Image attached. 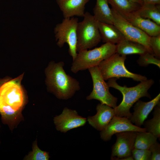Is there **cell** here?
<instances>
[{
  "label": "cell",
  "instance_id": "f1b7e54d",
  "mask_svg": "<svg viewBox=\"0 0 160 160\" xmlns=\"http://www.w3.org/2000/svg\"><path fill=\"white\" fill-rule=\"evenodd\" d=\"M143 3L160 4V0H141Z\"/></svg>",
  "mask_w": 160,
  "mask_h": 160
},
{
  "label": "cell",
  "instance_id": "7402d4cb",
  "mask_svg": "<svg viewBox=\"0 0 160 160\" xmlns=\"http://www.w3.org/2000/svg\"><path fill=\"white\" fill-rule=\"evenodd\" d=\"M152 119L144 121L143 124L147 132H149L157 138L160 137V102L154 108Z\"/></svg>",
  "mask_w": 160,
  "mask_h": 160
},
{
  "label": "cell",
  "instance_id": "484cf974",
  "mask_svg": "<svg viewBox=\"0 0 160 160\" xmlns=\"http://www.w3.org/2000/svg\"><path fill=\"white\" fill-rule=\"evenodd\" d=\"M132 156L135 160H151V153L149 150L133 148Z\"/></svg>",
  "mask_w": 160,
  "mask_h": 160
},
{
  "label": "cell",
  "instance_id": "7a4b0ae2",
  "mask_svg": "<svg viewBox=\"0 0 160 160\" xmlns=\"http://www.w3.org/2000/svg\"><path fill=\"white\" fill-rule=\"evenodd\" d=\"M118 79L112 78L108 79L107 83L109 87L119 91L122 94L123 99L121 103L114 108L115 115L125 117L129 119L132 115L130 109L133 105L141 97L151 98L148 91L154 83L152 79L140 82L137 85L128 87L122 86L116 82Z\"/></svg>",
  "mask_w": 160,
  "mask_h": 160
},
{
  "label": "cell",
  "instance_id": "4fadbf2b",
  "mask_svg": "<svg viewBox=\"0 0 160 160\" xmlns=\"http://www.w3.org/2000/svg\"><path fill=\"white\" fill-rule=\"evenodd\" d=\"M97 113L87 117L89 124L98 131L103 130L115 116L114 108L105 104L99 103L96 107Z\"/></svg>",
  "mask_w": 160,
  "mask_h": 160
},
{
  "label": "cell",
  "instance_id": "7c38bea8",
  "mask_svg": "<svg viewBox=\"0 0 160 160\" xmlns=\"http://www.w3.org/2000/svg\"><path fill=\"white\" fill-rule=\"evenodd\" d=\"M87 121V119L79 115L76 110L66 107L64 108L61 114L54 119L56 129L64 133L84 126Z\"/></svg>",
  "mask_w": 160,
  "mask_h": 160
},
{
  "label": "cell",
  "instance_id": "5bb4252c",
  "mask_svg": "<svg viewBox=\"0 0 160 160\" xmlns=\"http://www.w3.org/2000/svg\"><path fill=\"white\" fill-rule=\"evenodd\" d=\"M160 100V94L151 100L147 102L138 100L135 105L134 112L129 119L137 127H140L148 114Z\"/></svg>",
  "mask_w": 160,
  "mask_h": 160
},
{
  "label": "cell",
  "instance_id": "e0dca14e",
  "mask_svg": "<svg viewBox=\"0 0 160 160\" xmlns=\"http://www.w3.org/2000/svg\"><path fill=\"white\" fill-rule=\"evenodd\" d=\"M98 22L101 40L103 42L116 44L125 39L121 32L113 24Z\"/></svg>",
  "mask_w": 160,
  "mask_h": 160
},
{
  "label": "cell",
  "instance_id": "d4e9b609",
  "mask_svg": "<svg viewBox=\"0 0 160 160\" xmlns=\"http://www.w3.org/2000/svg\"><path fill=\"white\" fill-rule=\"evenodd\" d=\"M49 156L48 153L42 151L38 147L36 143H34L33 151L25 158L26 160H48Z\"/></svg>",
  "mask_w": 160,
  "mask_h": 160
},
{
  "label": "cell",
  "instance_id": "6da1fadb",
  "mask_svg": "<svg viewBox=\"0 0 160 160\" xmlns=\"http://www.w3.org/2000/svg\"><path fill=\"white\" fill-rule=\"evenodd\" d=\"M64 63L52 62L45 70L46 82L50 90L59 99L67 100L79 90V82L65 72Z\"/></svg>",
  "mask_w": 160,
  "mask_h": 160
},
{
  "label": "cell",
  "instance_id": "2e32d148",
  "mask_svg": "<svg viewBox=\"0 0 160 160\" xmlns=\"http://www.w3.org/2000/svg\"><path fill=\"white\" fill-rule=\"evenodd\" d=\"M89 0H56L64 18L83 17L85 6Z\"/></svg>",
  "mask_w": 160,
  "mask_h": 160
},
{
  "label": "cell",
  "instance_id": "ba28073f",
  "mask_svg": "<svg viewBox=\"0 0 160 160\" xmlns=\"http://www.w3.org/2000/svg\"><path fill=\"white\" fill-rule=\"evenodd\" d=\"M21 75L7 81L0 87V104L10 107L18 112L23 107L24 97L21 85Z\"/></svg>",
  "mask_w": 160,
  "mask_h": 160
},
{
  "label": "cell",
  "instance_id": "52a82bcc",
  "mask_svg": "<svg viewBox=\"0 0 160 160\" xmlns=\"http://www.w3.org/2000/svg\"><path fill=\"white\" fill-rule=\"evenodd\" d=\"M93 82V89L86 99L96 100L100 103L105 104L114 108L117 105V98L112 95L109 91V87L103 78L98 66L88 69Z\"/></svg>",
  "mask_w": 160,
  "mask_h": 160
},
{
  "label": "cell",
  "instance_id": "cb8c5ba5",
  "mask_svg": "<svg viewBox=\"0 0 160 160\" xmlns=\"http://www.w3.org/2000/svg\"><path fill=\"white\" fill-rule=\"evenodd\" d=\"M138 65L141 66L145 67L150 64H153L160 68V60L153 55L147 52L140 56L137 61Z\"/></svg>",
  "mask_w": 160,
  "mask_h": 160
},
{
  "label": "cell",
  "instance_id": "f546056e",
  "mask_svg": "<svg viewBox=\"0 0 160 160\" xmlns=\"http://www.w3.org/2000/svg\"><path fill=\"white\" fill-rule=\"evenodd\" d=\"M9 80L7 78L0 79V87L4 83Z\"/></svg>",
  "mask_w": 160,
  "mask_h": 160
},
{
  "label": "cell",
  "instance_id": "30bf717a",
  "mask_svg": "<svg viewBox=\"0 0 160 160\" xmlns=\"http://www.w3.org/2000/svg\"><path fill=\"white\" fill-rule=\"evenodd\" d=\"M137 132L134 131H126L115 134L116 140L111 147V160H134L132 156V151Z\"/></svg>",
  "mask_w": 160,
  "mask_h": 160
},
{
  "label": "cell",
  "instance_id": "ac0fdd59",
  "mask_svg": "<svg viewBox=\"0 0 160 160\" xmlns=\"http://www.w3.org/2000/svg\"><path fill=\"white\" fill-rule=\"evenodd\" d=\"M93 9L94 16L99 22L113 24V18L111 9L108 5V0H96Z\"/></svg>",
  "mask_w": 160,
  "mask_h": 160
},
{
  "label": "cell",
  "instance_id": "4316f807",
  "mask_svg": "<svg viewBox=\"0 0 160 160\" xmlns=\"http://www.w3.org/2000/svg\"><path fill=\"white\" fill-rule=\"evenodd\" d=\"M150 44L154 55L157 58L160 59V35L151 36Z\"/></svg>",
  "mask_w": 160,
  "mask_h": 160
},
{
  "label": "cell",
  "instance_id": "3957f363",
  "mask_svg": "<svg viewBox=\"0 0 160 160\" xmlns=\"http://www.w3.org/2000/svg\"><path fill=\"white\" fill-rule=\"evenodd\" d=\"M116 53V44L105 43L92 49L80 51L73 60L71 71L74 73L98 66L102 61Z\"/></svg>",
  "mask_w": 160,
  "mask_h": 160
},
{
  "label": "cell",
  "instance_id": "d6986e66",
  "mask_svg": "<svg viewBox=\"0 0 160 160\" xmlns=\"http://www.w3.org/2000/svg\"><path fill=\"white\" fill-rule=\"evenodd\" d=\"M147 52H148L147 49L142 45L125 38L116 44V53L121 55H140Z\"/></svg>",
  "mask_w": 160,
  "mask_h": 160
},
{
  "label": "cell",
  "instance_id": "4dcf8cb0",
  "mask_svg": "<svg viewBox=\"0 0 160 160\" xmlns=\"http://www.w3.org/2000/svg\"><path fill=\"white\" fill-rule=\"evenodd\" d=\"M132 1L138 4L141 5H142L143 4V2L141 0H131Z\"/></svg>",
  "mask_w": 160,
  "mask_h": 160
},
{
  "label": "cell",
  "instance_id": "83f0119b",
  "mask_svg": "<svg viewBox=\"0 0 160 160\" xmlns=\"http://www.w3.org/2000/svg\"><path fill=\"white\" fill-rule=\"evenodd\" d=\"M151 153V160H160V144L157 141L149 148Z\"/></svg>",
  "mask_w": 160,
  "mask_h": 160
},
{
  "label": "cell",
  "instance_id": "277c9868",
  "mask_svg": "<svg viewBox=\"0 0 160 160\" xmlns=\"http://www.w3.org/2000/svg\"><path fill=\"white\" fill-rule=\"evenodd\" d=\"M83 20L79 22L77 28V51L88 50L97 46L101 41L98 21L93 15L85 12Z\"/></svg>",
  "mask_w": 160,
  "mask_h": 160
},
{
  "label": "cell",
  "instance_id": "8992f818",
  "mask_svg": "<svg viewBox=\"0 0 160 160\" xmlns=\"http://www.w3.org/2000/svg\"><path fill=\"white\" fill-rule=\"evenodd\" d=\"M78 22V19L76 17L64 18L62 22L57 24L54 28L57 45L62 47L67 43L69 47V53L73 60L77 54V28Z\"/></svg>",
  "mask_w": 160,
  "mask_h": 160
},
{
  "label": "cell",
  "instance_id": "44dd1931",
  "mask_svg": "<svg viewBox=\"0 0 160 160\" xmlns=\"http://www.w3.org/2000/svg\"><path fill=\"white\" fill-rule=\"evenodd\" d=\"M108 4L122 15L136 11L141 6L131 0H108Z\"/></svg>",
  "mask_w": 160,
  "mask_h": 160
},
{
  "label": "cell",
  "instance_id": "9a60e30c",
  "mask_svg": "<svg viewBox=\"0 0 160 160\" xmlns=\"http://www.w3.org/2000/svg\"><path fill=\"white\" fill-rule=\"evenodd\" d=\"M122 16L132 25L149 36L160 35V25L151 20L142 17L136 14L134 12Z\"/></svg>",
  "mask_w": 160,
  "mask_h": 160
},
{
  "label": "cell",
  "instance_id": "ffe728a7",
  "mask_svg": "<svg viewBox=\"0 0 160 160\" xmlns=\"http://www.w3.org/2000/svg\"><path fill=\"white\" fill-rule=\"evenodd\" d=\"M134 12L138 15L150 19L160 25V4L143 3Z\"/></svg>",
  "mask_w": 160,
  "mask_h": 160
},
{
  "label": "cell",
  "instance_id": "5b68a950",
  "mask_svg": "<svg viewBox=\"0 0 160 160\" xmlns=\"http://www.w3.org/2000/svg\"><path fill=\"white\" fill-rule=\"evenodd\" d=\"M126 56L115 53L100 63L98 67L105 81L121 77L131 78L140 82L147 79L145 76L132 73L127 69L124 65Z\"/></svg>",
  "mask_w": 160,
  "mask_h": 160
},
{
  "label": "cell",
  "instance_id": "8fae6325",
  "mask_svg": "<svg viewBox=\"0 0 160 160\" xmlns=\"http://www.w3.org/2000/svg\"><path fill=\"white\" fill-rule=\"evenodd\" d=\"M146 132L145 128H142L134 125L130 120L125 117L114 116L108 125L100 131L101 139L103 141L110 140L114 134L123 132Z\"/></svg>",
  "mask_w": 160,
  "mask_h": 160
},
{
  "label": "cell",
  "instance_id": "9c48e42d",
  "mask_svg": "<svg viewBox=\"0 0 160 160\" xmlns=\"http://www.w3.org/2000/svg\"><path fill=\"white\" fill-rule=\"evenodd\" d=\"M111 9L113 24L121 32L125 38L141 44L146 48L149 52L153 55L150 44L151 36L132 25L115 9L112 8Z\"/></svg>",
  "mask_w": 160,
  "mask_h": 160
},
{
  "label": "cell",
  "instance_id": "603a6c76",
  "mask_svg": "<svg viewBox=\"0 0 160 160\" xmlns=\"http://www.w3.org/2000/svg\"><path fill=\"white\" fill-rule=\"evenodd\" d=\"M157 138L151 133L137 132L133 148L149 150L156 141Z\"/></svg>",
  "mask_w": 160,
  "mask_h": 160
}]
</instances>
